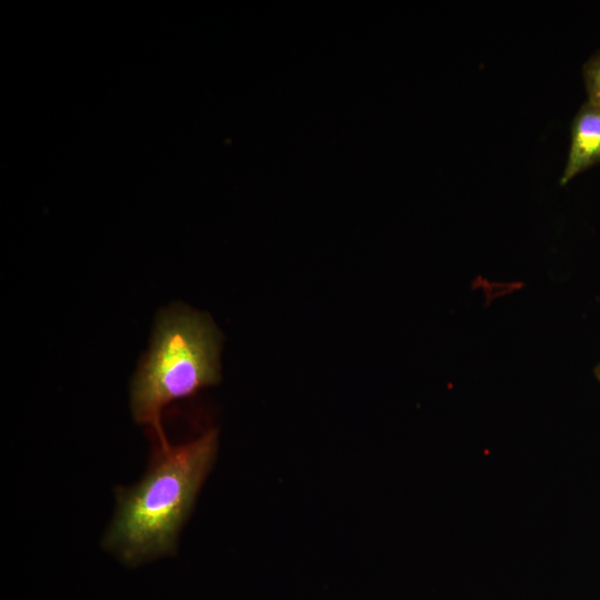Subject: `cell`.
<instances>
[{
	"label": "cell",
	"instance_id": "obj_2",
	"mask_svg": "<svg viewBox=\"0 0 600 600\" xmlns=\"http://www.w3.org/2000/svg\"><path fill=\"white\" fill-rule=\"evenodd\" d=\"M219 350L220 334L209 317L182 307L162 311L131 384L136 421L164 439L162 409L219 381Z\"/></svg>",
	"mask_w": 600,
	"mask_h": 600
},
{
	"label": "cell",
	"instance_id": "obj_3",
	"mask_svg": "<svg viewBox=\"0 0 600 600\" xmlns=\"http://www.w3.org/2000/svg\"><path fill=\"white\" fill-rule=\"evenodd\" d=\"M599 162L600 107L586 101L576 113L571 124L570 148L560 184H567Z\"/></svg>",
	"mask_w": 600,
	"mask_h": 600
},
{
	"label": "cell",
	"instance_id": "obj_4",
	"mask_svg": "<svg viewBox=\"0 0 600 600\" xmlns=\"http://www.w3.org/2000/svg\"><path fill=\"white\" fill-rule=\"evenodd\" d=\"M582 73L587 101L600 107V50L588 59L583 66Z\"/></svg>",
	"mask_w": 600,
	"mask_h": 600
},
{
	"label": "cell",
	"instance_id": "obj_1",
	"mask_svg": "<svg viewBox=\"0 0 600 600\" xmlns=\"http://www.w3.org/2000/svg\"><path fill=\"white\" fill-rule=\"evenodd\" d=\"M146 476L117 492V509L103 546L128 564L172 554L178 534L217 453V432L209 430L179 446L157 442Z\"/></svg>",
	"mask_w": 600,
	"mask_h": 600
},
{
	"label": "cell",
	"instance_id": "obj_5",
	"mask_svg": "<svg viewBox=\"0 0 600 600\" xmlns=\"http://www.w3.org/2000/svg\"><path fill=\"white\" fill-rule=\"evenodd\" d=\"M599 377H600V369H599Z\"/></svg>",
	"mask_w": 600,
	"mask_h": 600
}]
</instances>
